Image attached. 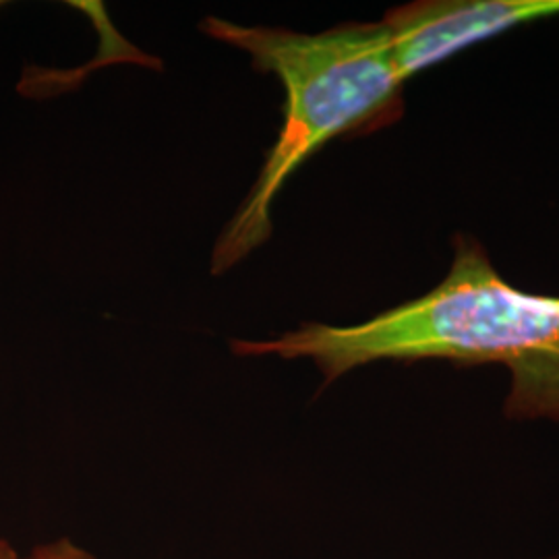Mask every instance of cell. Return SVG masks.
Masks as SVG:
<instances>
[{"label": "cell", "instance_id": "cell-1", "mask_svg": "<svg viewBox=\"0 0 559 559\" xmlns=\"http://www.w3.org/2000/svg\"><path fill=\"white\" fill-rule=\"evenodd\" d=\"M230 346L239 357L313 360L325 383L378 360L500 362L510 371L506 417L559 423V297L503 282L475 240L456 242L440 286L373 320L302 323L280 338Z\"/></svg>", "mask_w": 559, "mask_h": 559}, {"label": "cell", "instance_id": "cell-2", "mask_svg": "<svg viewBox=\"0 0 559 559\" xmlns=\"http://www.w3.org/2000/svg\"><path fill=\"white\" fill-rule=\"evenodd\" d=\"M201 29L247 52L286 92L278 140L214 247L212 274L221 276L272 237V207L286 180L330 141L392 119L406 80L383 21L297 34L207 17Z\"/></svg>", "mask_w": 559, "mask_h": 559}, {"label": "cell", "instance_id": "cell-3", "mask_svg": "<svg viewBox=\"0 0 559 559\" xmlns=\"http://www.w3.org/2000/svg\"><path fill=\"white\" fill-rule=\"evenodd\" d=\"M558 15L559 0H429L394 9L383 23L408 81L473 44Z\"/></svg>", "mask_w": 559, "mask_h": 559}, {"label": "cell", "instance_id": "cell-4", "mask_svg": "<svg viewBox=\"0 0 559 559\" xmlns=\"http://www.w3.org/2000/svg\"><path fill=\"white\" fill-rule=\"evenodd\" d=\"M15 559H96L90 556L87 551H83L78 545H73L71 540L60 539L46 543V545H38L27 558Z\"/></svg>", "mask_w": 559, "mask_h": 559}, {"label": "cell", "instance_id": "cell-5", "mask_svg": "<svg viewBox=\"0 0 559 559\" xmlns=\"http://www.w3.org/2000/svg\"><path fill=\"white\" fill-rule=\"evenodd\" d=\"M17 558V554H15V549L7 543V540H0V559H15Z\"/></svg>", "mask_w": 559, "mask_h": 559}, {"label": "cell", "instance_id": "cell-6", "mask_svg": "<svg viewBox=\"0 0 559 559\" xmlns=\"http://www.w3.org/2000/svg\"><path fill=\"white\" fill-rule=\"evenodd\" d=\"M537 559H559V554H554V556H543V558Z\"/></svg>", "mask_w": 559, "mask_h": 559}]
</instances>
